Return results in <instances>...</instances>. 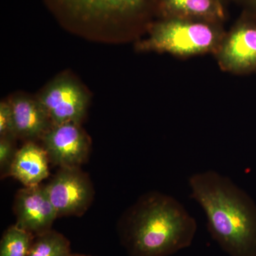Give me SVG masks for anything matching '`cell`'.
<instances>
[{
	"mask_svg": "<svg viewBox=\"0 0 256 256\" xmlns=\"http://www.w3.org/2000/svg\"><path fill=\"white\" fill-rule=\"evenodd\" d=\"M16 225L36 236L52 230L58 218L56 210L47 194L46 185L24 186L15 196Z\"/></svg>",
	"mask_w": 256,
	"mask_h": 256,
	"instance_id": "cell-8",
	"label": "cell"
},
{
	"mask_svg": "<svg viewBox=\"0 0 256 256\" xmlns=\"http://www.w3.org/2000/svg\"><path fill=\"white\" fill-rule=\"evenodd\" d=\"M50 160L42 146L26 142L18 149L10 171L24 186L40 184L50 176Z\"/></svg>",
	"mask_w": 256,
	"mask_h": 256,
	"instance_id": "cell-11",
	"label": "cell"
},
{
	"mask_svg": "<svg viewBox=\"0 0 256 256\" xmlns=\"http://www.w3.org/2000/svg\"><path fill=\"white\" fill-rule=\"evenodd\" d=\"M50 164L62 168H80L90 154L92 142L75 122L54 124L41 139Z\"/></svg>",
	"mask_w": 256,
	"mask_h": 256,
	"instance_id": "cell-7",
	"label": "cell"
},
{
	"mask_svg": "<svg viewBox=\"0 0 256 256\" xmlns=\"http://www.w3.org/2000/svg\"><path fill=\"white\" fill-rule=\"evenodd\" d=\"M250 6L256 12V0H249Z\"/></svg>",
	"mask_w": 256,
	"mask_h": 256,
	"instance_id": "cell-17",
	"label": "cell"
},
{
	"mask_svg": "<svg viewBox=\"0 0 256 256\" xmlns=\"http://www.w3.org/2000/svg\"><path fill=\"white\" fill-rule=\"evenodd\" d=\"M70 256H86V255H82V254H72Z\"/></svg>",
	"mask_w": 256,
	"mask_h": 256,
	"instance_id": "cell-18",
	"label": "cell"
},
{
	"mask_svg": "<svg viewBox=\"0 0 256 256\" xmlns=\"http://www.w3.org/2000/svg\"><path fill=\"white\" fill-rule=\"evenodd\" d=\"M0 138L16 140L12 110L9 100L0 102Z\"/></svg>",
	"mask_w": 256,
	"mask_h": 256,
	"instance_id": "cell-16",
	"label": "cell"
},
{
	"mask_svg": "<svg viewBox=\"0 0 256 256\" xmlns=\"http://www.w3.org/2000/svg\"><path fill=\"white\" fill-rule=\"evenodd\" d=\"M188 182L220 248L229 256H256V206L247 194L214 170L195 173Z\"/></svg>",
	"mask_w": 256,
	"mask_h": 256,
	"instance_id": "cell-2",
	"label": "cell"
},
{
	"mask_svg": "<svg viewBox=\"0 0 256 256\" xmlns=\"http://www.w3.org/2000/svg\"><path fill=\"white\" fill-rule=\"evenodd\" d=\"M218 22L170 18L153 24L149 36L138 44L142 52L169 53L178 56L202 54L216 50L222 42Z\"/></svg>",
	"mask_w": 256,
	"mask_h": 256,
	"instance_id": "cell-4",
	"label": "cell"
},
{
	"mask_svg": "<svg viewBox=\"0 0 256 256\" xmlns=\"http://www.w3.org/2000/svg\"><path fill=\"white\" fill-rule=\"evenodd\" d=\"M35 236L16 224L6 229L0 242V256H28Z\"/></svg>",
	"mask_w": 256,
	"mask_h": 256,
	"instance_id": "cell-14",
	"label": "cell"
},
{
	"mask_svg": "<svg viewBox=\"0 0 256 256\" xmlns=\"http://www.w3.org/2000/svg\"><path fill=\"white\" fill-rule=\"evenodd\" d=\"M197 224L178 200L159 192L142 195L121 217L118 233L128 256H170L192 245Z\"/></svg>",
	"mask_w": 256,
	"mask_h": 256,
	"instance_id": "cell-1",
	"label": "cell"
},
{
	"mask_svg": "<svg viewBox=\"0 0 256 256\" xmlns=\"http://www.w3.org/2000/svg\"><path fill=\"white\" fill-rule=\"evenodd\" d=\"M8 100L12 110L16 138L25 142L41 140L53 124L36 97L18 94Z\"/></svg>",
	"mask_w": 256,
	"mask_h": 256,
	"instance_id": "cell-10",
	"label": "cell"
},
{
	"mask_svg": "<svg viewBox=\"0 0 256 256\" xmlns=\"http://www.w3.org/2000/svg\"><path fill=\"white\" fill-rule=\"evenodd\" d=\"M220 2H222V0H220Z\"/></svg>",
	"mask_w": 256,
	"mask_h": 256,
	"instance_id": "cell-19",
	"label": "cell"
},
{
	"mask_svg": "<svg viewBox=\"0 0 256 256\" xmlns=\"http://www.w3.org/2000/svg\"><path fill=\"white\" fill-rule=\"evenodd\" d=\"M16 140L12 138H0V174L1 178L10 176V171L18 149Z\"/></svg>",
	"mask_w": 256,
	"mask_h": 256,
	"instance_id": "cell-15",
	"label": "cell"
},
{
	"mask_svg": "<svg viewBox=\"0 0 256 256\" xmlns=\"http://www.w3.org/2000/svg\"><path fill=\"white\" fill-rule=\"evenodd\" d=\"M46 185L47 194L58 217L84 214L94 201L90 178L80 168H62Z\"/></svg>",
	"mask_w": 256,
	"mask_h": 256,
	"instance_id": "cell-6",
	"label": "cell"
},
{
	"mask_svg": "<svg viewBox=\"0 0 256 256\" xmlns=\"http://www.w3.org/2000/svg\"><path fill=\"white\" fill-rule=\"evenodd\" d=\"M72 254L68 239L52 229L35 236L28 256H70Z\"/></svg>",
	"mask_w": 256,
	"mask_h": 256,
	"instance_id": "cell-13",
	"label": "cell"
},
{
	"mask_svg": "<svg viewBox=\"0 0 256 256\" xmlns=\"http://www.w3.org/2000/svg\"><path fill=\"white\" fill-rule=\"evenodd\" d=\"M36 97L53 126L65 122L82 124L90 102L87 90L68 74L50 80Z\"/></svg>",
	"mask_w": 256,
	"mask_h": 256,
	"instance_id": "cell-5",
	"label": "cell"
},
{
	"mask_svg": "<svg viewBox=\"0 0 256 256\" xmlns=\"http://www.w3.org/2000/svg\"><path fill=\"white\" fill-rule=\"evenodd\" d=\"M164 18H176L220 22L224 18L220 0H158Z\"/></svg>",
	"mask_w": 256,
	"mask_h": 256,
	"instance_id": "cell-12",
	"label": "cell"
},
{
	"mask_svg": "<svg viewBox=\"0 0 256 256\" xmlns=\"http://www.w3.org/2000/svg\"><path fill=\"white\" fill-rule=\"evenodd\" d=\"M158 0H46L60 21L72 28L111 31L140 21Z\"/></svg>",
	"mask_w": 256,
	"mask_h": 256,
	"instance_id": "cell-3",
	"label": "cell"
},
{
	"mask_svg": "<svg viewBox=\"0 0 256 256\" xmlns=\"http://www.w3.org/2000/svg\"><path fill=\"white\" fill-rule=\"evenodd\" d=\"M218 62L224 70L248 73L256 70V22H239L218 50Z\"/></svg>",
	"mask_w": 256,
	"mask_h": 256,
	"instance_id": "cell-9",
	"label": "cell"
}]
</instances>
